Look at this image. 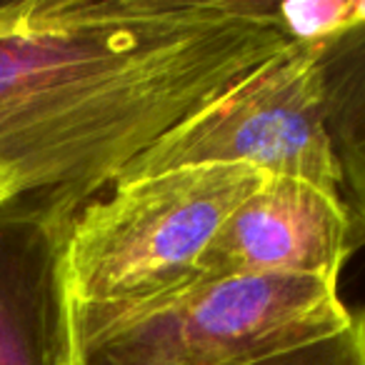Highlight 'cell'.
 Listing matches in <instances>:
<instances>
[{"instance_id": "obj_1", "label": "cell", "mask_w": 365, "mask_h": 365, "mask_svg": "<svg viewBox=\"0 0 365 365\" xmlns=\"http://www.w3.org/2000/svg\"><path fill=\"white\" fill-rule=\"evenodd\" d=\"M293 41L265 0L0 3V165L78 210Z\"/></svg>"}, {"instance_id": "obj_2", "label": "cell", "mask_w": 365, "mask_h": 365, "mask_svg": "<svg viewBox=\"0 0 365 365\" xmlns=\"http://www.w3.org/2000/svg\"><path fill=\"white\" fill-rule=\"evenodd\" d=\"M338 280H198L135 305L63 303L66 365H250L343 330Z\"/></svg>"}, {"instance_id": "obj_3", "label": "cell", "mask_w": 365, "mask_h": 365, "mask_svg": "<svg viewBox=\"0 0 365 365\" xmlns=\"http://www.w3.org/2000/svg\"><path fill=\"white\" fill-rule=\"evenodd\" d=\"M263 178L248 165H188L118 180L68 223L63 303L135 305L198 283L203 253Z\"/></svg>"}, {"instance_id": "obj_4", "label": "cell", "mask_w": 365, "mask_h": 365, "mask_svg": "<svg viewBox=\"0 0 365 365\" xmlns=\"http://www.w3.org/2000/svg\"><path fill=\"white\" fill-rule=\"evenodd\" d=\"M320 41L295 38L218 101L168 133L125 170L128 178L188 165H248L345 195L318 83Z\"/></svg>"}, {"instance_id": "obj_5", "label": "cell", "mask_w": 365, "mask_h": 365, "mask_svg": "<svg viewBox=\"0 0 365 365\" xmlns=\"http://www.w3.org/2000/svg\"><path fill=\"white\" fill-rule=\"evenodd\" d=\"M365 245V220L345 195L298 178H263L198 263V280L240 275L340 278Z\"/></svg>"}, {"instance_id": "obj_6", "label": "cell", "mask_w": 365, "mask_h": 365, "mask_svg": "<svg viewBox=\"0 0 365 365\" xmlns=\"http://www.w3.org/2000/svg\"><path fill=\"white\" fill-rule=\"evenodd\" d=\"M76 210H0V365H66L61 250Z\"/></svg>"}, {"instance_id": "obj_7", "label": "cell", "mask_w": 365, "mask_h": 365, "mask_svg": "<svg viewBox=\"0 0 365 365\" xmlns=\"http://www.w3.org/2000/svg\"><path fill=\"white\" fill-rule=\"evenodd\" d=\"M318 83L348 200L365 220V13L318 38Z\"/></svg>"}, {"instance_id": "obj_8", "label": "cell", "mask_w": 365, "mask_h": 365, "mask_svg": "<svg viewBox=\"0 0 365 365\" xmlns=\"http://www.w3.org/2000/svg\"><path fill=\"white\" fill-rule=\"evenodd\" d=\"M250 365H365V308L353 310L350 323L338 333Z\"/></svg>"}, {"instance_id": "obj_9", "label": "cell", "mask_w": 365, "mask_h": 365, "mask_svg": "<svg viewBox=\"0 0 365 365\" xmlns=\"http://www.w3.org/2000/svg\"><path fill=\"white\" fill-rule=\"evenodd\" d=\"M21 200H23V195H21V190H18L16 180H13V175L0 165V210L11 208V205L21 203Z\"/></svg>"}]
</instances>
